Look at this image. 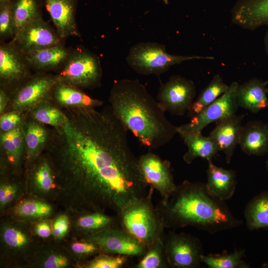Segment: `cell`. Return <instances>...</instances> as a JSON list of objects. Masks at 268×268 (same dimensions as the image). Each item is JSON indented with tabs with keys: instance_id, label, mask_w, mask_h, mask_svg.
Returning <instances> with one entry per match:
<instances>
[{
	"instance_id": "obj_1",
	"label": "cell",
	"mask_w": 268,
	"mask_h": 268,
	"mask_svg": "<svg viewBox=\"0 0 268 268\" xmlns=\"http://www.w3.org/2000/svg\"><path fill=\"white\" fill-rule=\"evenodd\" d=\"M63 111L68 121L49 130L44 149L60 183L78 187L92 207L118 214L144 197L148 185L111 106Z\"/></svg>"
},
{
	"instance_id": "obj_2",
	"label": "cell",
	"mask_w": 268,
	"mask_h": 268,
	"mask_svg": "<svg viewBox=\"0 0 268 268\" xmlns=\"http://www.w3.org/2000/svg\"><path fill=\"white\" fill-rule=\"evenodd\" d=\"M109 101L117 118L149 150L166 145L177 134L178 126L167 119L158 101L138 80L114 81Z\"/></svg>"
},
{
	"instance_id": "obj_3",
	"label": "cell",
	"mask_w": 268,
	"mask_h": 268,
	"mask_svg": "<svg viewBox=\"0 0 268 268\" xmlns=\"http://www.w3.org/2000/svg\"><path fill=\"white\" fill-rule=\"evenodd\" d=\"M164 228L192 226L211 234L238 227L236 217L225 201L213 196L205 183L185 180L155 207Z\"/></svg>"
},
{
	"instance_id": "obj_4",
	"label": "cell",
	"mask_w": 268,
	"mask_h": 268,
	"mask_svg": "<svg viewBox=\"0 0 268 268\" xmlns=\"http://www.w3.org/2000/svg\"><path fill=\"white\" fill-rule=\"evenodd\" d=\"M154 189L125 208L118 214L121 228L142 243L147 248L157 239L163 237V226L152 198Z\"/></svg>"
},
{
	"instance_id": "obj_5",
	"label": "cell",
	"mask_w": 268,
	"mask_h": 268,
	"mask_svg": "<svg viewBox=\"0 0 268 268\" xmlns=\"http://www.w3.org/2000/svg\"><path fill=\"white\" fill-rule=\"evenodd\" d=\"M212 56H183L167 52L164 45L155 42H140L132 46L126 58L129 66L142 75L159 74L176 64L193 60H213Z\"/></svg>"
},
{
	"instance_id": "obj_6",
	"label": "cell",
	"mask_w": 268,
	"mask_h": 268,
	"mask_svg": "<svg viewBox=\"0 0 268 268\" xmlns=\"http://www.w3.org/2000/svg\"><path fill=\"white\" fill-rule=\"evenodd\" d=\"M59 81L80 89H94L101 85L102 69L99 58L84 47L72 50L56 71Z\"/></svg>"
},
{
	"instance_id": "obj_7",
	"label": "cell",
	"mask_w": 268,
	"mask_h": 268,
	"mask_svg": "<svg viewBox=\"0 0 268 268\" xmlns=\"http://www.w3.org/2000/svg\"><path fill=\"white\" fill-rule=\"evenodd\" d=\"M59 81L56 74L36 72L11 95L5 112H29L41 102L51 100L52 89Z\"/></svg>"
},
{
	"instance_id": "obj_8",
	"label": "cell",
	"mask_w": 268,
	"mask_h": 268,
	"mask_svg": "<svg viewBox=\"0 0 268 268\" xmlns=\"http://www.w3.org/2000/svg\"><path fill=\"white\" fill-rule=\"evenodd\" d=\"M25 54L11 40L0 42V89L10 96L32 75Z\"/></svg>"
},
{
	"instance_id": "obj_9",
	"label": "cell",
	"mask_w": 268,
	"mask_h": 268,
	"mask_svg": "<svg viewBox=\"0 0 268 268\" xmlns=\"http://www.w3.org/2000/svg\"><path fill=\"white\" fill-rule=\"evenodd\" d=\"M163 243L169 267L199 268L203 254L202 243L197 237L183 232H169L163 236Z\"/></svg>"
},
{
	"instance_id": "obj_10",
	"label": "cell",
	"mask_w": 268,
	"mask_h": 268,
	"mask_svg": "<svg viewBox=\"0 0 268 268\" xmlns=\"http://www.w3.org/2000/svg\"><path fill=\"white\" fill-rule=\"evenodd\" d=\"M196 94L194 82L181 75H173L162 84L157 100L165 111L182 116L191 109Z\"/></svg>"
},
{
	"instance_id": "obj_11",
	"label": "cell",
	"mask_w": 268,
	"mask_h": 268,
	"mask_svg": "<svg viewBox=\"0 0 268 268\" xmlns=\"http://www.w3.org/2000/svg\"><path fill=\"white\" fill-rule=\"evenodd\" d=\"M85 241L98 246L100 251L118 255L141 256L147 248L122 228L112 227L89 235Z\"/></svg>"
},
{
	"instance_id": "obj_12",
	"label": "cell",
	"mask_w": 268,
	"mask_h": 268,
	"mask_svg": "<svg viewBox=\"0 0 268 268\" xmlns=\"http://www.w3.org/2000/svg\"><path fill=\"white\" fill-rule=\"evenodd\" d=\"M239 84L232 82L227 90L198 115L192 117L187 124L178 126L186 131L202 132L209 124L236 114L239 107L237 91Z\"/></svg>"
},
{
	"instance_id": "obj_13",
	"label": "cell",
	"mask_w": 268,
	"mask_h": 268,
	"mask_svg": "<svg viewBox=\"0 0 268 268\" xmlns=\"http://www.w3.org/2000/svg\"><path fill=\"white\" fill-rule=\"evenodd\" d=\"M12 40L25 54L64 45V39L42 17L24 27Z\"/></svg>"
},
{
	"instance_id": "obj_14",
	"label": "cell",
	"mask_w": 268,
	"mask_h": 268,
	"mask_svg": "<svg viewBox=\"0 0 268 268\" xmlns=\"http://www.w3.org/2000/svg\"><path fill=\"white\" fill-rule=\"evenodd\" d=\"M138 162L141 171L148 186L165 199L175 190L176 185L170 170L169 162L149 152L140 156Z\"/></svg>"
},
{
	"instance_id": "obj_15",
	"label": "cell",
	"mask_w": 268,
	"mask_h": 268,
	"mask_svg": "<svg viewBox=\"0 0 268 268\" xmlns=\"http://www.w3.org/2000/svg\"><path fill=\"white\" fill-rule=\"evenodd\" d=\"M78 0H44L47 11L59 36L63 39L81 37L76 21Z\"/></svg>"
},
{
	"instance_id": "obj_16",
	"label": "cell",
	"mask_w": 268,
	"mask_h": 268,
	"mask_svg": "<svg viewBox=\"0 0 268 268\" xmlns=\"http://www.w3.org/2000/svg\"><path fill=\"white\" fill-rule=\"evenodd\" d=\"M244 118L243 114H235L216 121L208 135L218 145L219 151L224 153L228 164L239 145Z\"/></svg>"
},
{
	"instance_id": "obj_17",
	"label": "cell",
	"mask_w": 268,
	"mask_h": 268,
	"mask_svg": "<svg viewBox=\"0 0 268 268\" xmlns=\"http://www.w3.org/2000/svg\"><path fill=\"white\" fill-rule=\"evenodd\" d=\"M231 14L232 22L245 29L268 26V0H237Z\"/></svg>"
},
{
	"instance_id": "obj_18",
	"label": "cell",
	"mask_w": 268,
	"mask_h": 268,
	"mask_svg": "<svg viewBox=\"0 0 268 268\" xmlns=\"http://www.w3.org/2000/svg\"><path fill=\"white\" fill-rule=\"evenodd\" d=\"M51 101L62 110L96 108L104 104L82 89L60 81L52 89Z\"/></svg>"
},
{
	"instance_id": "obj_19",
	"label": "cell",
	"mask_w": 268,
	"mask_h": 268,
	"mask_svg": "<svg viewBox=\"0 0 268 268\" xmlns=\"http://www.w3.org/2000/svg\"><path fill=\"white\" fill-rule=\"evenodd\" d=\"M207 182L208 192L213 196L225 201L234 195L237 184L236 172L215 165L212 160L207 161Z\"/></svg>"
},
{
	"instance_id": "obj_20",
	"label": "cell",
	"mask_w": 268,
	"mask_h": 268,
	"mask_svg": "<svg viewBox=\"0 0 268 268\" xmlns=\"http://www.w3.org/2000/svg\"><path fill=\"white\" fill-rule=\"evenodd\" d=\"M248 155L261 156L268 153V124L261 121L248 122L242 126L239 142Z\"/></svg>"
},
{
	"instance_id": "obj_21",
	"label": "cell",
	"mask_w": 268,
	"mask_h": 268,
	"mask_svg": "<svg viewBox=\"0 0 268 268\" xmlns=\"http://www.w3.org/2000/svg\"><path fill=\"white\" fill-rule=\"evenodd\" d=\"M268 84L266 81L253 78L239 85L237 91L239 107L253 113L268 108Z\"/></svg>"
},
{
	"instance_id": "obj_22",
	"label": "cell",
	"mask_w": 268,
	"mask_h": 268,
	"mask_svg": "<svg viewBox=\"0 0 268 268\" xmlns=\"http://www.w3.org/2000/svg\"><path fill=\"white\" fill-rule=\"evenodd\" d=\"M177 134L188 147L183 160L188 164H191L197 158H202L207 161L212 160L219 151L216 143L208 136L203 135L201 132L186 131L178 127Z\"/></svg>"
},
{
	"instance_id": "obj_23",
	"label": "cell",
	"mask_w": 268,
	"mask_h": 268,
	"mask_svg": "<svg viewBox=\"0 0 268 268\" xmlns=\"http://www.w3.org/2000/svg\"><path fill=\"white\" fill-rule=\"evenodd\" d=\"M71 50L62 45L36 51L25 55L32 69L36 72L57 71L67 61Z\"/></svg>"
},
{
	"instance_id": "obj_24",
	"label": "cell",
	"mask_w": 268,
	"mask_h": 268,
	"mask_svg": "<svg viewBox=\"0 0 268 268\" xmlns=\"http://www.w3.org/2000/svg\"><path fill=\"white\" fill-rule=\"evenodd\" d=\"M26 162L32 164L44 151L49 130L45 125L30 118L28 115L23 125Z\"/></svg>"
},
{
	"instance_id": "obj_25",
	"label": "cell",
	"mask_w": 268,
	"mask_h": 268,
	"mask_svg": "<svg viewBox=\"0 0 268 268\" xmlns=\"http://www.w3.org/2000/svg\"><path fill=\"white\" fill-rule=\"evenodd\" d=\"M0 147L2 157L11 166L17 167L25 155L23 125L9 132L0 133Z\"/></svg>"
},
{
	"instance_id": "obj_26",
	"label": "cell",
	"mask_w": 268,
	"mask_h": 268,
	"mask_svg": "<svg viewBox=\"0 0 268 268\" xmlns=\"http://www.w3.org/2000/svg\"><path fill=\"white\" fill-rule=\"evenodd\" d=\"M244 216L251 231L268 227V191L255 196L246 205Z\"/></svg>"
},
{
	"instance_id": "obj_27",
	"label": "cell",
	"mask_w": 268,
	"mask_h": 268,
	"mask_svg": "<svg viewBox=\"0 0 268 268\" xmlns=\"http://www.w3.org/2000/svg\"><path fill=\"white\" fill-rule=\"evenodd\" d=\"M11 10L15 36L26 25L42 17L37 0H13Z\"/></svg>"
},
{
	"instance_id": "obj_28",
	"label": "cell",
	"mask_w": 268,
	"mask_h": 268,
	"mask_svg": "<svg viewBox=\"0 0 268 268\" xmlns=\"http://www.w3.org/2000/svg\"><path fill=\"white\" fill-rule=\"evenodd\" d=\"M229 85L224 82L219 74H215L208 84L201 90L188 111L192 118L198 115L228 89Z\"/></svg>"
},
{
	"instance_id": "obj_29",
	"label": "cell",
	"mask_w": 268,
	"mask_h": 268,
	"mask_svg": "<svg viewBox=\"0 0 268 268\" xmlns=\"http://www.w3.org/2000/svg\"><path fill=\"white\" fill-rule=\"evenodd\" d=\"M28 116L44 124L53 128L66 124L68 118L64 111L50 100L43 101L28 112Z\"/></svg>"
},
{
	"instance_id": "obj_30",
	"label": "cell",
	"mask_w": 268,
	"mask_h": 268,
	"mask_svg": "<svg viewBox=\"0 0 268 268\" xmlns=\"http://www.w3.org/2000/svg\"><path fill=\"white\" fill-rule=\"evenodd\" d=\"M245 257L244 249L230 253L224 250L220 254H204L201 262L209 268H249V265L243 259Z\"/></svg>"
},
{
	"instance_id": "obj_31",
	"label": "cell",
	"mask_w": 268,
	"mask_h": 268,
	"mask_svg": "<svg viewBox=\"0 0 268 268\" xmlns=\"http://www.w3.org/2000/svg\"><path fill=\"white\" fill-rule=\"evenodd\" d=\"M29 172V179L38 189L48 192L52 188L55 178L51 163L46 155H41L33 164Z\"/></svg>"
},
{
	"instance_id": "obj_32",
	"label": "cell",
	"mask_w": 268,
	"mask_h": 268,
	"mask_svg": "<svg viewBox=\"0 0 268 268\" xmlns=\"http://www.w3.org/2000/svg\"><path fill=\"white\" fill-rule=\"evenodd\" d=\"M163 238V237L157 239L149 246L135 268H165L169 267L165 253Z\"/></svg>"
},
{
	"instance_id": "obj_33",
	"label": "cell",
	"mask_w": 268,
	"mask_h": 268,
	"mask_svg": "<svg viewBox=\"0 0 268 268\" xmlns=\"http://www.w3.org/2000/svg\"><path fill=\"white\" fill-rule=\"evenodd\" d=\"M77 223L80 228L93 234L114 227L113 226L114 219L103 213L96 212L80 217L78 220Z\"/></svg>"
},
{
	"instance_id": "obj_34",
	"label": "cell",
	"mask_w": 268,
	"mask_h": 268,
	"mask_svg": "<svg viewBox=\"0 0 268 268\" xmlns=\"http://www.w3.org/2000/svg\"><path fill=\"white\" fill-rule=\"evenodd\" d=\"M51 206L46 202L37 201H27L19 204L15 212L19 216L28 218H41L49 215Z\"/></svg>"
},
{
	"instance_id": "obj_35",
	"label": "cell",
	"mask_w": 268,
	"mask_h": 268,
	"mask_svg": "<svg viewBox=\"0 0 268 268\" xmlns=\"http://www.w3.org/2000/svg\"><path fill=\"white\" fill-rule=\"evenodd\" d=\"M12 1L0 5V42L14 37L11 10Z\"/></svg>"
},
{
	"instance_id": "obj_36",
	"label": "cell",
	"mask_w": 268,
	"mask_h": 268,
	"mask_svg": "<svg viewBox=\"0 0 268 268\" xmlns=\"http://www.w3.org/2000/svg\"><path fill=\"white\" fill-rule=\"evenodd\" d=\"M27 115L28 112L12 111L0 115V133L9 132L23 125Z\"/></svg>"
},
{
	"instance_id": "obj_37",
	"label": "cell",
	"mask_w": 268,
	"mask_h": 268,
	"mask_svg": "<svg viewBox=\"0 0 268 268\" xmlns=\"http://www.w3.org/2000/svg\"><path fill=\"white\" fill-rule=\"evenodd\" d=\"M128 256L101 255L91 260L87 265L89 268H120L127 262Z\"/></svg>"
},
{
	"instance_id": "obj_38",
	"label": "cell",
	"mask_w": 268,
	"mask_h": 268,
	"mask_svg": "<svg viewBox=\"0 0 268 268\" xmlns=\"http://www.w3.org/2000/svg\"><path fill=\"white\" fill-rule=\"evenodd\" d=\"M5 243L14 248H21L28 243V238L21 231L12 227L6 228L3 233Z\"/></svg>"
},
{
	"instance_id": "obj_39",
	"label": "cell",
	"mask_w": 268,
	"mask_h": 268,
	"mask_svg": "<svg viewBox=\"0 0 268 268\" xmlns=\"http://www.w3.org/2000/svg\"><path fill=\"white\" fill-rule=\"evenodd\" d=\"M71 249L75 253L83 256H89L100 251L95 244L87 241L73 243Z\"/></svg>"
},
{
	"instance_id": "obj_40",
	"label": "cell",
	"mask_w": 268,
	"mask_h": 268,
	"mask_svg": "<svg viewBox=\"0 0 268 268\" xmlns=\"http://www.w3.org/2000/svg\"><path fill=\"white\" fill-rule=\"evenodd\" d=\"M69 227V221L66 215L59 216L53 225V234L57 239L63 238L67 233Z\"/></svg>"
},
{
	"instance_id": "obj_41",
	"label": "cell",
	"mask_w": 268,
	"mask_h": 268,
	"mask_svg": "<svg viewBox=\"0 0 268 268\" xmlns=\"http://www.w3.org/2000/svg\"><path fill=\"white\" fill-rule=\"evenodd\" d=\"M16 192V187L13 184H5L0 186V203L1 207H3L14 199Z\"/></svg>"
},
{
	"instance_id": "obj_42",
	"label": "cell",
	"mask_w": 268,
	"mask_h": 268,
	"mask_svg": "<svg viewBox=\"0 0 268 268\" xmlns=\"http://www.w3.org/2000/svg\"><path fill=\"white\" fill-rule=\"evenodd\" d=\"M68 264V260L66 257L62 255L52 254L48 256L44 262L43 267L46 268H61L67 267Z\"/></svg>"
},
{
	"instance_id": "obj_43",
	"label": "cell",
	"mask_w": 268,
	"mask_h": 268,
	"mask_svg": "<svg viewBox=\"0 0 268 268\" xmlns=\"http://www.w3.org/2000/svg\"><path fill=\"white\" fill-rule=\"evenodd\" d=\"M36 234L43 238L49 237L52 232L49 224L46 222L38 223L36 227Z\"/></svg>"
},
{
	"instance_id": "obj_44",
	"label": "cell",
	"mask_w": 268,
	"mask_h": 268,
	"mask_svg": "<svg viewBox=\"0 0 268 268\" xmlns=\"http://www.w3.org/2000/svg\"><path fill=\"white\" fill-rule=\"evenodd\" d=\"M10 95L5 90L0 89V115L5 113L10 100Z\"/></svg>"
},
{
	"instance_id": "obj_45",
	"label": "cell",
	"mask_w": 268,
	"mask_h": 268,
	"mask_svg": "<svg viewBox=\"0 0 268 268\" xmlns=\"http://www.w3.org/2000/svg\"><path fill=\"white\" fill-rule=\"evenodd\" d=\"M264 45L265 51L267 54L268 55V29L266 33L265 38H264Z\"/></svg>"
},
{
	"instance_id": "obj_46",
	"label": "cell",
	"mask_w": 268,
	"mask_h": 268,
	"mask_svg": "<svg viewBox=\"0 0 268 268\" xmlns=\"http://www.w3.org/2000/svg\"><path fill=\"white\" fill-rule=\"evenodd\" d=\"M12 0H0V5H2L3 4H4L5 3L10 2Z\"/></svg>"
},
{
	"instance_id": "obj_47",
	"label": "cell",
	"mask_w": 268,
	"mask_h": 268,
	"mask_svg": "<svg viewBox=\"0 0 268 268\" xmlns=\"http://www.w3.org/2000/svg\"><path fill=\"white\" fill-rule=\"evenodd\" d=\"M266 167H267V169L268 171V159H267V161H266Z\"/></svg>"
},
{
	"instance_id": "obj_48",
	"label": "cell",
	"mask_w": 268,
	"mask_h": 268,
	"mask_svg": "<svg viewBox=\"0 0 268 268\" xmlns=\"http://www.w3.org/2000/svg\"><path fill=\"white\" fill-rule=\"evenodd\" d=\"M267 83L268 84V79L266 81Z\"/></svg>"
}]
</instances>
